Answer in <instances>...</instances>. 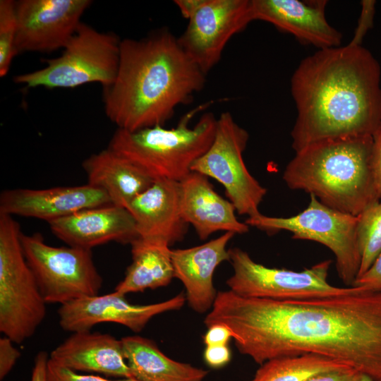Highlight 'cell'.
Wrapping results in <instances>:
<instances>
[{
	"label": "cell",
	"mask_w": 381,
	"mask_h": 381,
	"mask_svg": "<svg viewBox=\"0 0 381 381\" xmlns=\"http://www.w3.org/2000/svg\"><path fill=\"white\" fill-rule=\"evenodd\" d=\"M260 365L250 381H304L319 373L352 369L340 362L315 354L276 358Z\"/></svg>",
	"instance_id": "cell-25"
},
{
	"label": "cell",
	"mask_w": 381,
	"mask_h": 381,
	"mask_svg": "<svg viewBox=\"0 0 381 381\" xmlns=\"http://www.w3.org/2000/svg\"><path fill=\"white\" fill-rule=\"evenodd\" d=\"M186 301L180 293L170 299L152 304H133L125 296L114 291L75 300L60 306L59 323L66 331L91 330L96 325L114 322L123 325L134 332L142 331L155 316L181 309Z\"/></svg>",
	"instance_id": "cell-14"
},
{
	"label": "cell",
	"mask_w": 381,
	"mask_h": 381,
	"mask_svg": "<svg viewBox=\"0 0 381 381\" xmlns=\"http://www.w3.org/2000/svg\"><path fill=\"white\" fill-rule=\"evenodd\" d=\"M49 360L77 373L134 379L121 340L107 333L90 330L72 332L52 351Z\"/></svg>",
	"instance_id": "cell-18"
},
{
	"label": "cell",
	"mask_w": 381,
	"mask_h": 381,
	"mask_svg": "<svg viewBox=\"0 0 381 381\" xmlns=\"http://www.w3.org/2000/svg\"><path fill=\"white\" fill-rule=\"evenodd\" d=\"M234 235L225 232L203 244L171 250L174 277L183 284L186 301L194 311L204 313L211 310L217 294L214 273L222 262L229 261L226 246Z\"/></svg>",
	"instance_id": "cell-19"
},
{
	"label": "cell",
	"mask_w": 381,
	"mask_h": 381,
	"mask_svg": "<svg viewBox=\"0 0 381 381\" xmlns=\"http://www.w3.org/2000/svg\"><path fill=\"white\" fill-rule=\"evenodd\" d=\"M327 1L250 0L253 20H263L319 49L339 47L341 33L325 18Z\"/></svg>",
	"instance_id": "cell-16"
},
{
	"label": "cell",
	"mask_w": 381,
	"mask_h": 381,
	"mask_svg": "<svg viewBox=\"0 0 381 381\" xmlns=\"http://www.w3.org/2000/svg\"><path fill=\"white\" fill-rule=\"evenodd\" d=\"M232 339V333L225 325L217 323L207 327L203 337L205 346L228 345Z\"/></svg>",
	"instance_id": "cell-33"
},
{
	"label": "cell",
	"mask_w": 381,
	"mask_h": 381,
	"mask_svg": "<svg viewBox=\"0 0 381 381\" xmlns=\"http://www.w3.org/2000/svg\"><path fill=\"white\" fill-rule=\"evenodd\" d=\"M119 38L80 23L58 57L46 60L44 68L16 75L13 80L27 87L73 88L99 83L104 88L116 76L120 57Z\"/></svg>",
	"instance_id": "cell-7"
},
{
	"label": "cell",
	"mask_w": 381,
	"mask_h": 381,
	"mask_svg": "<svg viewBox=\"0 0 381 381\" xmlns=\"http://www.w3.org/2000/svg\"><path fill=\"white\" fill-rule=\"evenodd\" d=\"M251 21L250 0H205L177 40L207 75L219 61L231 37Z\"/></svg>",
	"instance_id": "cell-12"
},
{
	"label": "cell",
	"mask_w": 381,
	"mask_h": 381,
	"mask_svg": "<svg viewBox=\"0 0 381 381\" xmlns=\"http://www.w3.org/2000/svg\"><path fill=\"white\" fill-rule=\"evenodd\" d=\"M82 167L87 183L104 190L112 205L125 208L155 181L109 147L88 157Z\"/></svg>",
	"instance_id": "cell-22"
},
{
	"label": "cell",
	"mask_w": 381,
	"mask_h": 381,
	"mask_svg": "<svg viewBox=\"0 0 381 381\" xmlns=\"http://www.w3.org/2000/svg\"><path fill=\"white\" fill-rule=\"evenodd\" d=\"M126 209L135 219L139 238L162 241L171 246L186 234L188 224L181 214L178 181L155 180Z\"/></svg>",
	"instance_id": "cell-21"
},
{
	"label": "cell",
	"mask_w": 381,
	"mask_h": 381,
	"mask_svg": "<svg viewBox=\"0 0 381 381\" xmlns=\"http://www.w3.org/2000/svg\"><path fill=\"white\" fill-rule=\"evenodd\" d=\"M47 381H139L136 379L111 380L94 374L74 372L59 366L49 359Z\"/></svg>",
	"instance_id": "cell-28"
},
{
	"label": "cell",
	"mask_w": 381,
	"mask_h": 381,
	"mask_svg": "<svg viewBox=\"0 0 381 381\" xmlns=\"http://www.w3.org/2000/svg\"><path fill=\"white\" fill-rule=\"evenodd\" d=\"M20 241L25 258L47 303L61 306L99 295L103 280L92 250L52 246L39 233H22Z\"/></svg>",
	"instance_id": "cell-9"
},
{
	"label": "cell",
	"mask_w": 381,
	"mask_h": 381,
	"mask_svg": "<svg viewBox=\"0 0 381 381\" xmlns=\"http://www.w3.org/2000/svg\"><path fill=\"white\" fill-rule=\"evenodd\" d=\"M375 4V1H362L361 18L351 42L361 44L363 37L367 31L373 26Z\"/></svg>",
	"instance_id": "cell-32"
},
{
	"label": "cell",
	"mask_w": 381,
	"mask_h": 381,
	"mask_svg": "<svg viewBox=\"0 0 381 381\" xmlns=\"http://www.w3.org/2000/svg\"><path fill=\"white\" fill-rule=\"evenodd\" d=\"M205 0H175L174 4L179 8L183 18L189 20L202 5Z\"/></svg>",
	"instance_id": "cell-37"
},
{
	"label": "cell",
	"mask_w": 381,
	"mask_h": 381,
	"mask_svg": "<svg viewBox=\"0 0 381 381\" xmlns=\"http://www.w3.org/2000/svg\"><path fill=\"white\" fill-rule=\"evenodd\" d=\"M20 224L0 213V332L21 344L46 316L44 301L25 258Z\"/></svg>",
	"instance_id": "cell-6"
},
{
	"label": "cell",
	"mask_w": 381,
	"mask_h": 381,
	"mask_svg": "<svg viewBox=\"0 0 381 381\" xmlns=\"http://www.w3.org/2000/svg\"><path fill=\"white\" fill-rule=\"evenodd\" d=\"M205 76L167 29L124 39L116 78L104 88L106 115L128 131L164 126L179 105L203 88Z\"/></svg>",
	"instance_id": "cell-3"
},
{
	"label": "cell",
	"mask_w": 381,
	"mask_h": 381,
	"mask_svg": "<svg viewBox=\"0 0 381 381\" xmlns=\"http://www.w3.org/2000/svg\"><path fill=\"white\" fill-rule=\"evenodd\" d=\"M8 337L0 338V379L2 380L11 370L20 356V351Z\"/></svg>",
	"instance_id": "cell-30"
},
{
	"label": "cell",
	"mask_w": 381,
	"mask_h": 381,
	"mask_svg": "<svg viewBox=\"0 0 381 381\" xmlns=\"http://www.w3.org/2000/svg\"><path fill=\"white\" fill-rule=\"evenodd\" d=\"M358 216L344 213L322 204L310 195L308 207L290 217H272L260 214L248 217L245 223L274 234L285 230L294 239L318 242L327 247L336 258L338 276L346 286H352L361 261L356 226Z\"/></svg>",
	"instance_id": "cell-8"
},
{
	"label": "cell",
	"mask_w": 381,
	"mask_h": 381,
	"mask_svg": "<svg viewBox=\"0 0 381 381\" xmlns=\"http://www.w3.org/2000/svg\"><path fill=\"white\" fill-rule=\"evenodd\" d=\"M90 0H21L16 2L17 54L64 48L80 25Z\"/></svg>",
	"instance_id": "cell-13"
},
{
	"label": "cell",
	"mask_w": 381,
	"mask_h": 381,
	"mask_svg": "<svg viewBox=\"0 0 381 381\" xmlns=\"http://www.w3.org/2000/svg\"><path fill=\"white\" fill-rule=\"evenodd\" d=\"M49 356L41 351L35 356L30 381H47V365Z\"/></svg>",
	"instance_id": "cell-36"
},
{
	"label": "cell",
	"mask_w": 381,
	"mask_h": 381,
	"mask_svg": "<svg viewBox=\"0 0 381 381\" xmlns=\"http://www.w3.org/2000/svg\"><path fill=\"white\" fill-rule=\"evenodd\" d=\"M130 245L132 262L114 291L125 296L167 286L174 277L170 246L162 241L141 238Z\"/></svg>",
	"instance_id": "cell-24"
},
{
	"label": "cell",
	"mask_w": 381,
	"mask_h": 381,
	"mask_svg": "<svg viewBox=\"0 0 381 381\" xmlns=\"http://www.w3.org/2000/svg\"><path fill=\"white\" fill-rule=\"evenodd\" d=\"M112 205L102 189L86 183L46 189L15 188L0 194V213L48 223L79 211Z\"/></svg>",
	"instance_id": "cell-15"
},
{
	"label": "cell",
	"mask_w": 381,
	"mask_h": 381,
	"mask_svg": "<svg viewBox=\"0 0 381 381\" xmlns=\"http://www.w3.org/2000/svg\"><path fill=\"white\" fill-rule=\"evenodd\" d=\"M248 139L247 131L234 121L230 112L222 113L211 145L190 170L220 183L236 212L253 217L261 214L259 206L267 190L244 163L243 153Z\"/></svg>",
	"instance_id": "cell-11"
},
{
	"label": "cell",
	"mask_w": 381,
	"mask_h": 381,
	"mask_svg": "<svg viewBox=\"0 0 381 381\" xmlns=\"http://www.w3.org/2000/svg\"><path fill=\"white\" fill-rule=\"evenodd\" d=\"M134 379L139 381H203L208 371L165 355L152 339L138 335L121 339Z\"/></svg>",
	"instance_id": "cell-23"
},
{
	"label": "cell",
	"mask_w": 381,
	"mask_h": 381,
	"mask_svg": "<svg viewBox=\"0 0 381 381\" xmlns=\"http://www.w3.org/2000/svg\"><path fill=\"white\" fill-rule=\"evenodd\" d=\"M229 253L233 274L226 283L241 296L286 301L341 295L352 289L328 282L331 260L298 272L266 267L239 248L229 249Z\"/></svg>",
	"instance_id": "cell-10"
},
{
	"label": "cell",
	"mask_w": 381,
	"mask_h": 381,
	"mask_svg": "<svg viewBox=\"0 0 381 381\" xmlns=\"http://www.w3.org/2000/svg\"><path fill=\"white\" fill-rule=\"evenodd\" d=\"M356 235L361 257L358 277L371 267L381 252V200L358 215Z\"/></svg>",
	"instance_id": "cell-26"
},
{
	"label": "cell",
	"mask_w": 381,
	"mask_h": 381,
	"mask_svg": "<svg viewBox=\"0 0 381 381\" xmlns=\"http://www.w3.org/2000/svg\"><path fill=\"white\" fill-rule=\"evenodd\" d=\"M380 76L370 52L351 42L303 59L291 80L295 152L325 140L373 137L381 129Z\"/></svg>",
	"instance_id": "cell-2"
},
{
	"label": "cell",
	"mask_w": 381,
	"mask_h": 381,
	"mask_svg": "<svg viewBox=\"0 0 381 381\" xmlns=\"http://www.w3.org/2000/svg\"><path fill=\"white\" fill-rule=\"evenodd\" d=\"M352 286L381 293V252L371 267L355 279Z\"/></svg>",
	"instance_id": "cell-29"
},
{
	"label": "cell",
	"mask_w": 381,
	"mask_h": 381,
	"mask_svg": "<svg viewBox=\"0 0 381 381\" xmlns=\"http://www.w3.org/2000/svg\"><path fill=\"white\" fill-rule=\"evenodd\" d=\"M18 22L16 2L0 1V76L9 71L11 61L17 54L16 41Z\"/></svg>",
	"instance_id": "cell-27"
},
{
	"label": "cell",
	"mask_w": 381,
	"mask_h": 381,
	"mask_svg": "<svg viewBox=\"0 0 381 381\" xmlns=\"http://www.w3.org/2000/svg\"><path fill=\"white\" fill-rule=\"evenodd\" d=\"M180 210L201 240L217 231L243 234L249 226L240 222L229 200L218 194L206 176L190 171L180 182Z\"/></svg>",
	"instance_id": "cell-20"
},
{
	"label": "cell",
	"mask_w": 381,
	"mask_h": 381,
	"mask_svg": "<svg viewBox=\"0 0 381 381\" xmlns=\"http://www.w3.org/2000/svg\"><path fill=\"white\" fill-rule=\"evenodd\" d=\"M225 325L257 364L315 354L381 381V293L352 286L337 296L277 301L218 291L204 319Z\"/></svg>",
	"instance_id": "cell-1"
},
{
	"label": "cell",
	"mask_w": 381,
	"mask_h": 381,
	"mask_svg": "<svg viewBox=\"0 0 381 381\" xmlns=\"http://www.w3.org/2000/svg\"><path fill=\"white\" fill-rule=\"evenodd\" d=\"M350 381H373L369 376L356 372Z\"/></svg>",
	"instance_id": "cell-38"
},
{
	"label": "cell",
	"mask_w": 381,
	"mask_h": 381,
	"mask_svg": "<svg viewBox=\"0 0 381 381\" xmlns=\"http://www.w3.org/2000/svg\"><path fill=\"white\" fill-rule=\"evenodd\" d=\"M371 167L377 191L381 200V129L373 136Z\"/></svg>",
	"instance_id": "cell-34"
},
{
	"label": "cell",
	"mask_w": 381,
	"mask_h": 381,
	"mask_svg": "<svg viewBox=\"0 0 381 381\" xmlns=\"http://www.w3.org/2000/svg\"><path fill=\"white\" fill-rule=\"evenodd\" d=\"M373 137L325 140L296 152L283 174L289 188L338 211L359 215L380 200L371 167Z\"/></svg>",
	"instance_id": "cell-4"
},
{
	"label": "cell",
	"mask_w": 381,
	"mask_h": 381,
	"mask_svg": "<svg viewBox=\"0 0 381 381\" xmlns=\"http://www.w3.org/2000/svg\"><path fill=\"white\" fill-rule=\"evenodd\" d=\"M203 358L208 366L217 369L229 363L231 353L228 345L206 346Z\"/></svg>",
	"instance_id": "cell-31"
},
{
	"label": "cell",
	"mask_w": 381,
	"mask_h": 381,
	"mask_svg": "<svg viewBox=\"0 0 381 381\" xmlns=\"http://www.w3.org/2000/svg\"><path fill=\"white\" fill-rule=\"evenodd\" d=\"M48 224L68 246L90 250L111 241L131 244L139 238L131 212L114 205L83 210Z\"/></svg>",
	"instance_id": "cell-17"
},
{
	"label": "cell",
	"mask_w": 381,
	"mask_h": 381,
	"mask_svg": "<svg viewBox=\"0 0 381 381\" xmlns=\"http://www.w3.org/2000/svg\"><path fill=\"white\" fill-rule=\"evenodd\" d=\"M356 373L353 369L332 370L315 375L304 381H350Z\"/></svg>",
	"instance_id": "cell-35"
},
{
	"label": "cell",
	"mask_w": 381,
	"mask_h": 381,
	"mask_svg": "<svg viewBox=\"0 0 381 381\" xmlns=\"http://www.w3.org/2000/svg\"><path fill=\"white\" fill-rule=\"evenodd\" d=\"M208 104L190 110L171 128L163 126L135 131L117 128L108 147L154 180L166 179L180 182L214 140L217 119L213 113H204L195 126H189L194 115Z\"/></svg>",
	"instance_id": "cell-5"
}]
</instances>
